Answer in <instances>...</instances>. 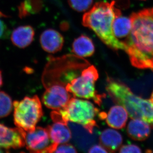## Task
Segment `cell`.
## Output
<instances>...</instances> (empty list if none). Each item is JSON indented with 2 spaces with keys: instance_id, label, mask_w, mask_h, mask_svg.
Here are the masks:
<instances>
[{
  "instance_id": "6da1fadb",
  "label": "cell",
  "mask_w": 153,
  "mask_h": 153,
  "mask_svg": "<svg viewBox=\"0 0 153 153\" xmlns=\"http://www.w3.org/2000/svg\"><path fill=\"white\" fill-rule=\"evenodd\" d=\"M131 29L123 43L133 67L153 71V8L132 13Z\"/></svg>"
},
{
  "instance_id": "7a4b0ae2",
  "label": "cell",
  "mask_w": 153,
  "mask_h": 153,
  "mask_svg": "<svg viewBox=\"0 0 153 153\" xmlns=\"http://www.w3.org/2000/svg\"><path fill=\"white\" fill-rule=\"evenodd\" d=\"M115 1L99 2L83 16V26L92 30L102 42L114 50L126 51L124 43L119 40L113 33L114 19L121 15L115 6Z\"/></svg>"
},
{
  "instance_id": "3957f363",
  "label": "cell",
  "mask_w": 153,
  "mask_h": 153,
  "mask_svg": "<svg viewBox=\"0 0 153 153\" xmlns=\"http://www.w3.org/2000/svg\"><path fill=\"white\" fill-rule=\"evenodd\" d=\"M106 90L113 101L124 107L131 119H140L153 128V103L135 95L123 82L108 77Z\"/></svg>"
},
{
  "instance_id": "277c9868",
  "label": "cell",
  "mask_w": 153,
  "mask_h": 153,
  "mask_svg": "<svg viewBox=\"0 0 153 153\" xmlns=\"http://www.w3.org/2000/svg\"><path fill=\"white\" fill-rule=\"evenodd\" d=\"M59 111L65 121L80 124L90 133L97 126L95 118L99 110L88 101L71 98L67 105Z\"/></svg>"
},
{
  "instance_id": "5b68a950",
  "label": "cell",
  "mask_w": 153,
  "mask_h": 153,
  "mask_svg": "<svg viewBox=\"0 0 153 153\" xmlns=\"http://www.w3.org/2000/svg\"><path fill=\"white\" fill-rule=\"evenodd\" d=\"M14 122L17 128L25 131L34 130L43 113L40 100L37 96L26 97L13 102Z\"/></svg>"
},
{
  "instance_id": "8992f818",
  "label": "cell",
  "mask_w": 153,
  "mask_h": 153,
  "mask_svg": "<svg viewBox=\"0 0 153 153\" xmlns=\"http://www.w3.org/2000/svg\"><path fill=\"white\" fill-rule=\"evenodd\" d=\"M98 78V71L96 68L90 65L83 70L80 76L74 78L66 84V88L74 96L91 99L100 105L104 97L96 90L95 83Z\"/></svg>"
},
{
  "instance_id": "52a82bcc",
  "label": "cell",
  "mask_w": 153,
  "mask_h": 153,
  "mask_svg": "<svg viewBox=\"0 0 153 153\" xmlns=\"http://www.w3.org/2000/svg\"><path fill=\"white\" fill-rule=\"evenodd\" d=\"M22 131L25 146L30 152L54 153L59 145L52 142L47 128L36 127L32 131Z\"/></svg>"
},
{
  "instance_id": "ba28073f",
  "label": "cell",
  "mask_w": 153,
  "mask_h": 153,
  "mask_svg": "<svg viewBox=\"0 0 153 153\" xmlns=\"http://www.w3.org/2000/svg\"><path fill=\"white\" fill-rule=\"evenodd\" d=\"M66 88V84L55 83L47 88L42 97L44 104L49 108L59 110L67 105L72 98Z\"/></svg>"
},
{
  "instance_id": "9c48e42d",
  "label": "cell",
  "mask_w": 153,
  "mask_h": 153,
  "mask_svg": "<svg viewBox=\"0 0 153 153\" xmlns=\"http://www.w3.org/2000/svg\"><path fill=\"white\" fill-rule=\"evenodd\" d=\"M25 146V140L21 129L12 128L0 123V148L16 149Z\"/></svg>"
},
{
  "instance_id": "30bf717a",
  "label": "cell",
  "mask_w": 153,
  "mask_h": 153,
  "mask_svg": "<svg viewBox=\"0 0 153 153\" xmlns=\"http://www.w3.org/2000/svg\"><path fill=\"white\" fill-rule=\"evenodd\" d=\"M42 49L49 53H56L62 49L64 37L59 32L53 29H48L42 32L40 38Z\"/></svg>"
},
{
  "instance_id": "8fae6325",
  "label": "cell",
  "mask_w": 153,
  "mask_h": 153,
  "mask_svg": "<svg viewBox=\"0 0 153 153\" xmlns=\"http://www.w3.org/2000/svg\"><path fill=\"white\" fill-rule=\"evenodd\" d=\"M123 136L117 130L106 129L103 130L99 136L100 144L108 152H116L121 147Z\"/></svg>"
},
{
  "instance_id": "7c38bea8",
  "label": "cell",
  "mask_w": 153,
  "mask_h": 153,
  "mask_svg": "<svg viewBox=\"0 0 153 153\" xmlns=\"http://www.w3.org/2000/svg\"><path fill=\"white\" fill-rule=\"evenodd\" d=\"M53 123V124L47 127L52 142L58 145L68 143L72 137L68 123Z\"/></svg>"
},
{
  "instance_id": "4fadbf2b",
  "label": "cell",
  "mask_w": 153,
  "mask_h": 153,
  "mask_svg": "<svg viewBox=\"0 0 153 153\" xmlns=\"http://www.w3.org/2000/svg\"><path fill=\"white\" fill-rule=\"evenodd\" d=\"M129 137L133 140L143 141L149 137L151 133V126L149 123L140 119H132L127 127Z\"/></svg>"
},
{
  "instance_id": "5bb4252c",
  "label": "cell",
  "mask_w": 153,
  "mask_h": 153,
  "mask_svg": "<svg viewBox=\"0 0 153 153\" xmlns=\"http://www.w3.org/2000/svg\"><path fill=\"white\" fill-rule=\"evenodd\" d=\"M128 114L124 107L117 105L110 108L105 114V121L110 127L120 129L126 126Z\"/></svg>"
},
{
  "instance_id": "9a60e30c",
  "label": "cell",
  "mask_w": 153,
  "mask_h": 153,
  "mask_svg": "<svg viewBox=\"0 0 153 153\" xmlns=\"http://www.w3.org/2000/svg\"><path fill=\"white\" fill-rule=\"evenodd\" d=\"M34 35V30L31 26H19L12 32L11 40L16 46L19 48H26L33 41Z\"/></svg>"
},
{
  "instance_id": "2e32d148",
  "label": "cell",
  "mask_w": 153,
  "mask_h": 153,
  "mask_svg": "<svg viewBox=\"0 0 153 153\" xmlns=\"http://www.w3.org/2000/svg\"><path fill=\"white\" fill-rule=\"evenodd\" d=\"M72 52L76 56L81 58L89 57L94 54L95 46L89 37L82 35L74 40Z\"/></svg>"
},
{
  "instance_id": "e0dca14e",
  "label": "cell",
  "mask_w": 153,
  "mask_h": 153,
  "mask_svg": "<svg viewBox=\"0 0 153 153\" xmlns=\"http://www.w3.org/2000/svg\"><path fill=\"white\" fill-rule=\"evenodd\" d=\"M131 29V22L130 18L126 16H117L114 19L113 25V33L117 39H123V43L128 37Z\"/></svg>"
},
{
  "instance_id": "ac0fdd59",
  "label": "cell",
  "mask_w": 153,
  "mask_h": 153,
  "mask_svg": "<svg viewBox=\"0 0 153 153\" xmlns=\"http://www.w3.org/2000/svg\"><path fill=\"white\" fill-rule=\"evenodd\" d=\"M13 103L10 96L3 91H0V118L6 117L11 113Z\"/></svg>"
},
{
  "instance_id": "d6986e66",
  "label": "cell",
  "mask_w": 153,
  "mask_h": 153,
  "mask_svg": "<svg viewBox=\"0 0 153 153\" xmlns=\"http://www.w3.org/2000/svg\"><path fill=\"white\" fill-rule=\"evenodd\" d=\"M69 6L77 12L88 10L93 4V0H68Z\"/></svg>"
},
{
  "instance_id": "ffe728a7",
  "label": "cell",
  "mask_w": 153,
  "mask_h": 153,
  "mask_svg": "<svg viewBox=\"0 0 153 153\" xmlns=\"http://www.w3.org/2000/svg\"><path fill=\"white\" fill-rule=\"evenodd\" d=\"M76 149L73 145L68 143H64L59 145L54 153H77Z\"/></svg>"
},
{
  "instance_id": "44dd1931",
  "label": "cell",
  "mask_w": 153,
  "mask_h": 153,
  "mask_svg": "<svg viewBox=\"0 0 153 153\" xmlns=\"http://www.w3.org/2000/svg\"><path fill=\"white\" fill-rule=\"evenodd\" d=\"M140 148L136 145H124L120 148V153H141Z\"/></svg>"
},
{
  "instance_id": "7402d4cb",
  "label": "cell",
  "mask_w": 153,
  "mask_h": 153,
  "mask_svg": "<svg viewBox=\"0 0 153 153\" xmlns=\"http://www.w3.org/2000/svg\"><path fill=\"white\" fill-rule=\"evenodd\" d=\"M1 16H3V15L0 13V17ZM9 33L10 31L7 25L3 20L0 19V40L7 38L9 36Z\"/></svg>"
},
{
  "instance_id": "603a6c76",
  "label": "cell",
  "mask_w": 153,
  "mask_h": 153,
  "mask_svg": "<svg viewBox=\"0 0 153 153\" xmlns=\"http://www.w3.org/2000/svg\"><path fill=\"white\" fill-rule=\"evenodd\" d=\"M89 153H108L101 145H95L91 147L88 151Z\"/></svg>"
},
{
  "instance_id": "cb8c5ba5",
  "label": "cell",
  "mask_w": 153,
  "mask_h": 153,
  "mask_svg": "<svg viewBox=\"0 0 153 153\" xmlns=\"http://www.w3.org/2000/svg\"><path fill=\"white\" fill-rule=\"evenodd\" d=\"M3 84V79H2V76H1V72L0 71V88Z\"/></svg>"
},
{
  "instance_id": "d4e9b609",
  "label": "cell",
  "mask_w": 153,
  "mask_h": 153,
  "mask_svg": "<svg viewBox=\"0 0 153 153\" xmlns=\"http://www.w3.org/2000/svg\"><path fill=\"white\" fill-rule=\"evenodd\" d=\"M150 100L153 103V92H152V94H151V96Z\"/></svg>"
},
{
  "instance_id": "484cf974",
  "label": "cell",
  "mask_w": 153,
  "mask_h": 153,
  "mask_svg": "<svg viewBox=\"0 0 153 153\" xmlns=\"http://www.w3.org/2000/svg\"><path fill=\"white\" fill-rule=\"evenodd\" d=\"M3 152H4V151H3L2 150H1V148H0V153H3Z\"/></svg>"
}]
</instances>
